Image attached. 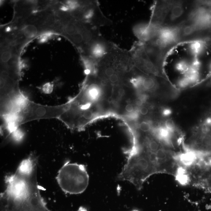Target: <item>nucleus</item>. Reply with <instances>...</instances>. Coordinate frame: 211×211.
<instances>
[{
	"instance_id": "nucleus-1",
	"label": "nucleus",
	"mask_w": 211,
	"mask_h": 211,
	"mask_svg": "<svg viewBox=\"0 0 211 211\" xmlns=\"http://www.w3.org/2000/svg\"><path fill=\"white\" fill-rule=\"evenodd\" d=\"M52 31L60 34L75 47L80 54L83 53L90 44L101 36L99 29L76 19L70 12H61L52 27Z\"/></svg>"
},
{
	"instance_id": "nucleus-2",
	"label": "nucleus",
	"mask_w": 211,
	"mask_h": 211,
	"mask_svg": "<svg viewBox=\"0 0 211 211\" xmlns=\"http://www.w3.org/2000/svg\"><path fill=\"white\" fill-rule=\"evenodd\" d=\"M135 66L129 51L114 44L111 50L99 61L97 76L106 83L110 77L117 76L124 83L129 80Z\"/></svg>"
},
{
	"instance_id": "nucleus-3",
	"label": "nucleus",
	"mask_w": 211,
	"mask_h": 211,
	"mask_svg": "<svg viewBox=\"0 0 211 211\" xmlns=\"http://www.w3.org/2000/svg\"><path fill=\"white\" fill-rule=\"evenodd\" d=\"M56 179L61 190L70 194L83 193L89 182V175L85 166L69 162L59 170Z\"/></svg>"
},
{
	"instance_id": "nucleus-4",
	"label": "nucleus",
	"mask_w": 211,
	"mask_h": 211,
	"mask_svg": "<svg viewBox=\"0 0 211 211\" xmlns=\"http://www.w3.org/2000/svg\"><path fill=\"white\" fill-rule=\"evenodd\" d=\"M70 13L76 19L97 28L113 24L104 14L97 1H77L76 7Z\"/></svg>"
},
{
	"instance_id": "nucleus-5",
	"label": "nucleus",
	"mask_w": 211,
	"mask_h": 211,
	"mask_svg": "<svg viewBox=\"0 0 211 211\" xmlns=\"http://www.w3.org/2000/svg\"><path fill=\"white\" fill-rule=\"evenodd\" d=\"M129 52L136 69L149 75L162 77L163 72L150 60L142 42L138 41L134 43Z\"/></svg>"
},
{
	"instance_id": "nucleus-6",
	"label": "nucleus",
	"mask_w": 211,
	"mask_h": 211,
	"mask_svg": "<svg viewBox=\"0 0 211 211\" xmlns=\"http://www.w3.org/2000/svg\"><path fill=\"white\" fill-rule=\"evenodd\" d=\"M114 44L101 35L90 44L84 53L80 54L88 56L99 63L110 52Z\"/></svg>"
},
{
	"instance_id": "nucleus-7",
	"label": "nucleus",
	"mask_w": 211,
	"mask_h": 211,
	"mask_svg": "<svg viewBox=\"0 0 211 211\" xmlns=\"http://www.w3.org/2000/svg\"><path fill=\"white\" fill-rule=\"evenodd\" d=\"M171 1H156L151 7L149 22L161 27L164 26L169 10Z\"/></svg>"
},
{
	"instance_id": "nucleus-8",
	"label": "nucleus",
	"mask_w": 211,
	"mask_h": 211,
	"mask_svg": "<svg viewBox=\"0 0 211 211\" xmlns=\"http://www.w3.org/2000/svg\"><path fill=\"white\" fill-rule=\"evenodd\" d=\"M80 56L86 75L97 76L98 62L88 56L80 54Z\"/></svg>"
},
{
	"instance_id": "nucleus-9",
	"label": "nucleus",
	"mask_w": 211,
	"mask_h": 211,
	"mask_svg": "<svg viewBox=\"0 0 211 211\" xmlns=\"http://www.w3.org/2000/svg\"><path fill=\"white\" fill-rule=\"evenodd\" d=\"M139 130L144 133H150L153 129L151 122L149 121H143L139 124Z\"/></svg>"
},
{
	"instance_id": "nucleus-10",
	"label": "nucleus",
	"mask_w": 211,
	"mask_h": 211,
	"mask_svg": "<svg viewBox=\"0 0 211 211\" xmlns=\"http://www.w3.org/2000/svg\"><path fill=\"white\" fill-rule=\"evenodd\" d=\"M164 125L169 131L173 133H175V130H176L175 125L174 122L172 120L167 119L165 121Z\"/></svg>"
},
{
	"instance_id": "nucleus-11",
	"label": "nucleus",
	"mask_w": 211,
	"mask_h": 211,
	"mask_svg": "<svg viewBox=\"0 0 211 211\" xmlns=\"http://www.w3.org/2000/svg\"><path fill=\"white\" fill-rule=\"evenodd\" d=\"M173 114V110L171 108H165L161 111V114L164 117H169Z\"/></svg>"
},
{
	"instance_id": "nucleus-12",
	"label": "nucleus",
	"mask_w": 211,
	"mask_h": 211,
	"mask_svg": "<svg viewBox=\"0 0 211 211\" xmlns=\"http://www.w3.org/2000/svg\"><path fill=\"white\" fill-rule=\"evenodd\" d=\"M125 111L128 113V114H131L134 111L136 110H135L134 107L132 104H128L125 106Z\"/></svg>"
},
{
	"instance_id": "nucleus-13",
	"label": "nucleus",
	"mask_w": 211,
	"mask_h": 211,
	"mask_svg": "<svg viewBox=\"0 0 211 211\" xmlns=\"http://www.w3.org/2000/svg\"><path fill=\"white\" fill-rule=\"evenodd\" d=\"M139 111L140 115H146L148 114L149 110L145 106H141L139 109Z\"/></svg>"
},
{
	"instance_id": "nucleus-14",
	"label": "nucleus",
	"mask_w": 211,
	"mask_h": 211,
	"mask_svg": "<svg viewBox=\"0 0 211 211\" xmlns=\"http://www.w3.org/2000/svg\"><path fill=\"white\" fill-rule=\"evenodd\" d=\"M52 84L48 83L45 84L43 86V90L46 92H49L52 89Z\"/></svg>"
}]
</instances>
